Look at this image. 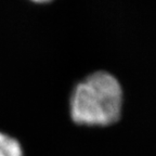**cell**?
Listing matches in <instances>:
<instances>
[{
  "label": "cell",
  "mask_w": 156,
  "mask_h": 156,
  "mask_svg": "<svg viewBox=\"0 0 156 156\" xmlns=\"http://www.w3.org/2000/svg\"><path fill=\"white\" fill-rule=\"evenodd\" d=\"M124 92L113 74L93 72L75 86L69 99V114L75 124L107 127L120 119Z\"/></svg>",
  "instance_id": "obj_1"
},
{
  "label": "cell",
  "mask_w": 156,
  "mask_h": 156,
  "mask_svg": "<svg viewBox=\"0 0 156 156\" xmlns=\"http://www.w3.org/2000/svg\"><path fill=\"white\" fill-rule=\"evenodd\" d=\"M0 156H24L23 147L15 138L0 131Z\"/></svg>",
  "instance_id": "obj_2"
},
{
  "label": "cell",
  "mask_w": 156,
  "mask_h": 156,
  "mask_svg": "<svg viewBox=\"0 0 156 156\" xmlns=\"http://www.w3.org/2000/svg\"><path fill=\"white\" fill-rule=\"evenodd\" d=\"M33 2L35 3H48V2H51L52 0H30Z\"/></svg>",
  "instance_id": "obj_3"
}]
</instances>
